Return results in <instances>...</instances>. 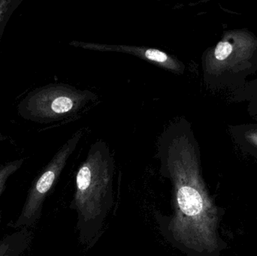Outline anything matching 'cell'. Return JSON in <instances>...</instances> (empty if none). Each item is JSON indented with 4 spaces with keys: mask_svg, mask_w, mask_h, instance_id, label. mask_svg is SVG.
I'll return each mask as SVG.
<instances>
[{
    "mask_svg": "<svg viewBox=\"0 0 257 256\" xmlns=\"http://www.w3.org/2000/svg\"><path fill=\"white\" fill-rule=\"evenodd\" d=\"M162 175L172 186V213H155L159 229L176 249L189 256L211 253L217 248L218 213L199 170L193 133L188 122L169 123L157 141Z\"/></svg>",
    "mask_w": 257,
    "mask_h": 256,
    "instance_id": "obj_1",
    "label": "cell"
},
{
    "mask_svg": "<svg viewBox=\"0 0 257 256\" xmlns=\"http://www.w3.org/2000/svg\"><path fill=\"white\" fill-rule=\"evenodd\" d=\"M114 158L109 147L102 140L96 141L78 168L70 206L78 216L80 242L88 248L100 238L114 205Z\"/></svg>",
    "mask_w": 257,
    "mask_h": 256,
    "instance_id": "obj_2",
    "label": "cell"
},
{
    "mask_svg": "<svg viewBox=\"0 0 257 256\" xmlns=\"http://www.w3.org/2000/svg\"><path fill=\"white\" fill-rule=\"evenodd\" d=\"M97 99L88 90L69 84H48L29 93L18 105V114L36 123H53L74 117Z\"/></svg>",
    "mask_w": 257,
    "mask_h": 256,
    "instance_id": "obj_3",
    "label": "cell"
},
{
    "mask_svg": "<svg viewBox=\"0 0 257 256\" xmlns=\"http://www.w3.org/2000/svg\"><path fill=\"white\" fill-rule=\"evenodd\" d=\"M83 136L81 130L75 132L57 152L40 175L35 180L27 195L15 228H28L37 222L42 214L44 201L66 166L69 157Z\"/></svg>",
    "mask_w": 257,
    "mask_h": 256,
    "instance_id": "obj_4",
    "label": "cell"
},
{
    "mask_svg": "<svg viewBox=\"0 0 257 256\" xmlns=\"http://www.w3.org/2000/svg\"><path fill=\"white\" fill-rule=\"evenodd\" d=\"M69 45L75 48L99 52H117L131 54L141 60L148 62L157 67L172 73L180 75L184 72V65L174 56L154 48L136 45H108L96 42H78L72 41Z\"/></svg>",
    "mask_w": 257,
    "mask_h": 256,
    "instance_id": "obj_5",
    "label": "cell"
},
{
    "mask_svg": "<svg viewBox=\"0 0 257 256\" xmlns=\"http://www.w3.org/2000/svg\"><path fill=\"white\" fill-rule=\"evenodd\" d=\"M33 234L28 228H21L0 240V256H21L31 243Z\"/></svg>",
    "mask_w": 257,
    "mask_h": 256,
    "instance_id": "obj_6",
    "label": "cell"
},
{
    "mask_svg": "<svg viewBox=\"0 0 257 256\" xmlns=\"http://www.w3.org/2000/svg\"><path fill=\"white\" fill-rule=\"evenodd\" d=\"M21 3L22 0H0V36L4 32L9 18Z\"/></svg>",
    "mask_w": 257,
    "mask_h": 256,
    "instance_id": "obj_7",
    "label": "cell"
},
{
    "mask_svg": "<svg viewBox=\"0 0 257 256\" xmlns=\"http://www.w3.org/2000/svg\"><path fill=\"white\" fill-rule=\"evenodd\" d=\"M24 159H17L0 167V195L4 190L8 179L21 168V165L24 163ZM0 221H1V212H0Z\"/></svg>",
    "mask_w": 257,
    "mask_h": 256,
    "instance_id": "obj_8",
    "label": "cell"
},
{
    "mask_svg": "<svg viewBox=\"0 0 257 256\" xmlns=\"http://www.w3.org/2000/svg\"><path fill=\"white\" fill-rule=\"evenodd\" d=\"M232 51V47L229 42H221L217 45L214 50V57L217 60H224L227 58Z\"/></svg>",
    "mask_w": 257,
    "mask_h": 256,
    "instance_id": "obj_9",
    "label": "cell"
},
{
    "mask_svg": "<svg viewBox=\"0 0 257 256\" xmlns=\"http://www.w3.org/2000/svg\"><path fill=\"white\" fill-rule=\"evenodd\" d=\"M6 138H5L4 136H2L1 135H0V141H4V140H6Z\"/></svg>",
    "mask_w": 257,
    "mask_h": 256,
    "instance_id": "obj_10",
    "label": "cell"
}]
</instances>
